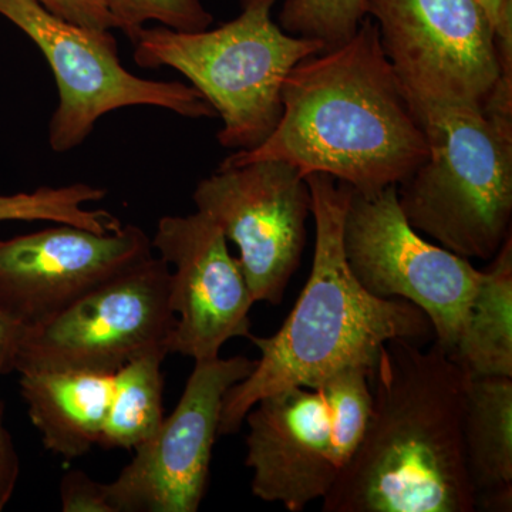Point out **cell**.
Segmentation results:
<instances>
[{"label": "cell", "mask_w": 512, "mask_h": 512, "mask_svg": "<svg viewBox=\"0 0 512 512\" xmlns=\"http://www.w3.org/2000/svg\"><path fill=\"white\" fill-rule=\"evenodd\" d=\"M427 156L423 126L369 16L345 45L301 60L282 89V116L264 143L218 168L276 160L302 177L328 174L360 194L399 185Z\"/></svg>", "instance_id": "1"}, {"label": "cell", "mask_w": 512, "mask_h": 512, "mask_svg": "<svg viewBox=\"0 0 512 512\" xmlns=\"http://www.w3.org/2000/svg\"><path fill=\"white\" fill-rule=\"evenodd\" d=\"M383 346L369 416L325 512H474L463 423L470 375L436 342Z\"/></svg>", "instance_id": "2"}, {"label": "cell", "mask_w": 512, "mask_h": 512, "mask_svg": "<svg viewBox=\"0 0 512 512\" xmlns=\"http://www.w3.org/2000/svg\"><path fill=\"white\" fill-rule=\"evenodd\" d=\"M315 220L311 274L284 325L249 340L261 352L254 370L225 394L220 436L237 433L256 402L289 386H316L352 367L375 370L393 339L424 345L434 336L426 313L400 298H377L353 275L343 249L352 187L328 174L306 175Z\"/></svg>", "instance_id": "3"}, {"label": "cell", "mask_w": 512, "mask_h": 512, "mask_svg": "<svg viewBox=\"0 0 512 512\" xmlns=\"http://www.w3.org/2000/svg\"><path fill=\"white\" fill-rule=\"evenodd\" d=\"M427 156L397 185L419 234L466 259H493L511 237L512 111L487 107L414 110Z\"/></svg>", "instance_id": "4"}, {"label": "cell", "mask_w": 512, "mask_h": 512, "mask_svg": "<svg viewBox=\"0 0 512 512\" xmlns=\"http://www.w3.org/2000/svg\"><path fill=\"white\" fill-rule=\"evenodd\" d=\"M279 0H239L241 13L217 29L184 33L156 26L134 39V62L184 74L221 117L218 143L247 151L264 143L282 116V89L301 60L323 52L272 19Z\"/></svg>", "instance_id": "5"}, {"label": "cell", "mask_w": 512, "mask_h": 512, "mask_svg": "<svg viewBox=\"0 0 512 512\" xmlns=\"http://www.w3.org/2000/svg\"><path fill=\"white\" fill-rule=\"evenodd\" d=\"M370 376L352 367L316 386H289L249 410L251 490L265 503L302 512L323 500L352 460L369 416Z\"/></svg>", "instance_id": "6"}, {"label": "cell", "mask_w": 512, "mask_h": 512, "mask_svg": "<svg viewBox=\"0 0 512 512\" xmlns=\"http://www.w3.org/2000/svg\"><path fill=\"white\" fill-rule=\"evenodd\" d=\"M380 45L414 110L487 109L512 96L508 60L478 0H366Z\"/></svg>", "instance_id": "7"}, {"label": "cell", "mask_w": 512, "mask_h": 512, "mask_svg": "<svg viewBox=\"0 0 512 512\" xmlns=\"http://www.w3.org/2000/svg\"><path fill=\"white\" fill-rule=\"evenodd\" d=\"M0 15L39 47L55 76L59 104L47 134L55 153L82 146L104 114L124 107H160L187 119L218 117L191 84L153 82L124 69L110 30L73 25L37 0H0Z\"/></svg>", "instance_id": "8"}, {"label": "cell", "mask_w": 512, "mask_h": 512, "mask_svg": "<svg viewBox=\"0 0 512 512\" xmlns=\"http://www.w3.org/2000/svg\"><path fill=\"white\" fill-rule=\"evenodd\" d=\"M170 266L160 256L138 262L26 330L12 372L73 370L114 375L150 352L168 355L175 315Z\"/></svg>", "instance_id": "9"}, {"label": "cell", "mask_w": 512, "mask_h": 512, "mask_svg": "<svg viewBox=\"0 0 512 512\" xmlns=\"http://www.w3.org/2000/svg\"><path fill=\"white\" fill-rule=\"evenodd\" d=\"M343 249L367 292L416 305L429 318L437 345L453 355L483 271L421 237L404 217L397 185L350 192Z\"/></svg>", "instance_id": "10"}, {"label": "cell", "mask_w": 512, "mask_h": 512, "mask_svg": "<svg viewBox=\"0 0 512 512\" xmlns=\"http://www.w3.org/2000/svg\"><path fill=\"white\" fill-rule=\"evenodd\" d=\"M192 201L237 245L254 302L281 303L301 262L312 211L299 171L276 160L218 168L198 183Z\"/></svg>", "instance_id": "11"}, {"label": "cell", "mask_w": 512, "mask_h": 512, "mask_svg": "<svg viewBox=\"0 0 512 512\" xmlns=\"http://www.w3.org/2000/svg\"><path fill=\"white\" fill-rule=\"evenodd\" d=\"M247 356L200 360L174 412L107 483L116 512H197L207 493L225 394L254 370Z\"/></svg>", "instance_id": "12"}, {"label": "cell", "mask_w": 512, "mask_h": 512, "mask_svg": "<svg viewBox=\"0 0 512 512\" xmlns=\"http://www.w3.org/2000/svg\"><path fill=\"white\" fill-rule=\"evenodd\" d=\"M151 245L170 268V306L175 325L168 355L194 362L215 359L235 338H251L249 312L255 305L238 259L222 229L204 212L167 215Z\"/></svg>", "instance_id": "13"}, {"label": "cell", "mask_w": 512, "mask_h": 512, "mask_svg": "<svg viewBox=\"0 0 512 512\" xmlns=\"http://www.w3.org/2000/svg\"><path fill=\"white\" fill-rule=\"evenodd\" d=\"M153 252L133 224L109 234L59 224L0 241V311L40 325Z\"/></svg>", "instance_id": "14"}, {"label": "cell", "mask_w": 512, "mask_h": 512, "mask_svg": "<svg viewBox=\"0 0 512 512\" xmlns=\"http://www.w3.org/2000/svg\"><path fill=\"white\" fill-rule=\"evenodd\" d=\"M20 394L47 451L66 460L99 446L114 375L73 370L20 372Z\"/></svg>", "instance_id": "15"}, {"label": "cell", "mask_w": 512, "mask_h": 512, "mask_svg": "<svg viewBox=\"0 0 512 512\" xmlns=\"http://www.w3.org/2000/svg\"><path fill=\"white\" fill-rule=\"evenodd\" d=\"M451 357L471 377H512L511 237L484 269Z\"/></svg>", "instance_id": "16"}, {"label": "cell", "mask_w": 512, "mask_h": 512, "mask_svg": "<svg viewBox=\"0 0 512 512\" xmlns=\"http://www.w3.org/2000/svg\"><path fill=\"white\" fill-rule=\"evenodd\" d=\"M463 436L476 494L512 487V377H470Z\"/></svg>", "instance_id": "17"}, {"label": "cell", "mask_w": 512, "mask_h": 512, "mask_svg": "<svg viewBox=\"0 0 512 512\" xmlns=\"http://www.w3.org/2000/svg\"><path fill=\"white\" fill-rule=\"evenodd\" d=\"M164 352L136 357L114 373L113 396L99 446L134 451L164 420Z\"/></svg>", "instance_id": "18"}, {"label": "cell", "mask_w": 512, "mask_h": 512, "mask_svg": "<svg viewBox=\"0 0 512 512\" xmlns=\"http://www.w3.org/2000/svg\"><path fill=\"white\" fill-rule=\"evenodd\" d=\"M106 195L103 188L84 183L0 195V222L47 221L109 234L123 227L119 218L106 210L87 208L93 202L104 200Z\"/></svg>", "instance_id": "19"}, {"label": "cell", "mask_w": 512, "mask_h": 512, "mask_svg": "<svg viewBox=\"0 0 512 512\" xmlns=\"http://www.w3.org/2000/svg\"><path fill=\"white\" fill-rule=\"evenodd\" d=\"M366 18V0H284L279 28L330 50L349 42Z\"/></svg>", "instance_id": "20"}, {"label": "cell", "mask_w": 512, "mask_h": 512, "mask_svg": "<svg viewBox=\"0 0 512 512\" xmlns=\"http://www.w3.org/2000/svg\"><path fill=\"white\" fill-rule=\"evenodd\" d=\"M114 29L133 43L147 22H158L177 32L195 33L210 29L214 16L202 0H107Z\"/></svg>", "instance_id": "21"}, {"label": "cell", "mask_w": 512, "mask_h": 512, "mask_svg": "<svg viewBox=\"0 0 512 512\" xmlns=\"http://www.w3.org/2000/svg\"><path fill=\"white\" fill-rule=\"evenodd\" d=\"M60 505L64 512H116L107 484L79 470L69 471L60 481Z\"/></svg>", "instance_id": "22"}, {"label": "cell", "mask_w": 512, "mask_h": 512, "mask_svg": "<svg viewBox=\"0 0 512 512\" xmlns=\"http://www.w3.org/2000/svg\"><path fill=\"white\" fill-rule=\"evenodd\" d=\"M57 18L92 30L114 29L107 0H37Z\"/></svg>", "instance_id": "23"}, {"label": "cell", "mask_w": 512, "mask_h": 512, "mask_svg": "<svg viewBox=\"0 0 512 512\" xmlns=\"http://www.w3.org/2000/svg\"><path fill=\"white\" fill-rule=\"evenodd\" d=\"M6 357L0 355V376L9 373ZM20 476V458L15 441L5 424V404L0 400V512L12 500Z\"/></svg>", "instance_id": "24"}, {"label": "cell", "mask_w": 512, "mask_h": 512, "mask_svg": "<svg viewBox=\"0 0 512 512\" xmlns=\"http://www.w3.org/2000/svg\"><path fill=\"white\" fill-rule=\"evenodd\" d=\"M500 40L503 52L512 60V0H478Z\"/></svg>", "instance_id": "25"}, {"label": "cell", "mask_w": 512, "mask_h": 512, "mask_svg": "<svg viewBox=\"0 0 512 512\" xmlns=\"http://www.w3.org/2000/svg\"><path fill=\"white\" fill-rule=\"evenodd\" d=\"M26 330H28L26 326L20 325L15 319L9 318L6 313L0 311V355L8 360L10 372Z\"/></svg>", "instance_id": "26"}, {"label": "cell", "mask_w": 512, "mask_h": 512, "mask_svg": "<svg viewBox=\"0 0 512 512\" xmlns=\"http://www.w3.org/2000/svg\"><path fill=\"white\" fill-rule=\"evenodd\" d=\"M512 487L495 488L476 494V511L511 512Z\"/></svg>", "instance_id": "27"}]
</instances>
